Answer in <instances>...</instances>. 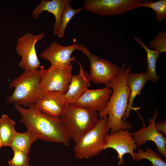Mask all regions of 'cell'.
Instances as JSON below:
<instances>
[{"instance_id": "1", "label": "cell", "mask_w": 166, "mask_h": 166, "mask_svg": "<svg viewBox=\"0 0 166 166\" xmlns=\"http://www.w3.org/2000/svg\"><path fill=\"white\" fill-rule=\"evenodd\" d=\"M26 108L18 105L14 108L20 114V122L32 132L38 140L69 146L71 139L60 118L53 117L40 111L34 104Z\"/></svg>"}, {"instance_id": "2", "label": "cell", "mask_w": 166, "mask_h": 166, "mask_svg": "<svg viewBox=\"0 0 166 166\" xmlns=\"http://www.w3.org/2000/svg\"><path fill=\"white\" fill-rule=\"evenodd\" d=\"M123 64L117 78L105 86L111 89L112 93L104 109L98 112L99 118L107 116L108 125L110 133L121 129H131L132 125L129 121H123L131 94V90L126 84V79L131 66L124 68Z\"/></svg>"}, {"instance_id": "3", "label": "cell", "mask_w": 166, "mask_h": 166, "mask_svg": "<svg viewBox=\"0 0 166 166\" xmlns=\"http://www.w3.org/2000/svg\"><path fill=\"white\" fill-rule=\"evenodd\" d=\"M40 69L25 70L9 83V88L14 89L11 95L6 96L7 103L24 108L36 103L42 92Z\"/></svg>"}, {"instance_id": "4", "label": "cell", "mask_w": 166, "mask_h": 166, "mask_svg": "<svg viewBox=\"0 0 166 166\" xmlns=\"http://www.w3.org/2000/svg\"><path fill=\"white\" fill-rule=\"evenodd\" d=\"M60 118L75 143L99 119L98 112L71 104L67 105Z\"/></svg>"}, {"instance_id": "5", "label": "cell", "mask_w": 166, "mask_h": 166, "mask_svg": "<svg viewBox=\"0 0 166 166\" xmlns=\"http://www.w3.org/2000/svg\"><path fill=\"white\" fill-rule=\"evenodd\" d=\"M108 122L107 116L99 118L96 125L75 143L73 151L77 158H90L98 155L103 150L109 131Z\"/></svg>"}, {"instance_id": "6", "label": "cell", "mask_w": 166, "mask_h": 166, "mask_svg": "<svg viewBox=\"0 0 166 166\" xmlns=\"http://www.w3.org/2000/svg\"><path fill=\"white\" fill-rule=\"evenodd\" d=\"M77 50L85 54L89 60V75L91 81L96 84H103L105 86L119 76L121 68L112 61L91 53L83 44L78 45Z\"/></svg>"}, {"instance_id": "7", "label": "cell", "mask_w": 166, "mask_h": 166, "mask_svg": "<svg viewBox=\"0 0 166 166\" xmlns=\"http://www.w3.org/2000/svg\"><path fill=\"white\" fill-rule=\"evenodd\" d=\"M73 62L66 67H49L40 69V85L42 92H54L65 94L72 77Z\"/></svg>"}, {"instance_id": "8", "label": "cell", "mask_w": 166, "mask_h": 166, "mask_svg": "<svg viewBox=\"0 0 166 166\" xmlns=\"http://www.w3.org/2000/svg\"><path fill=\"white\" fill-rule=\"evenodd\" d=\"M146 0H85L83 9L101 16H115L141 7Z\"/></svg>"}, {"instance_id": "9", "label": "cell", "mask_w": 166, "mask_h": 166, "mask_svg": "<svg viewBox=\"0 0 166 166\" xmlns=\"http://www.w3.org/2000/svg\"><path fill=\"white\" fill-rule=\"evenodd\" d=\"M45 37L43 32L35 35L27 33L18 38L15 48L17 53L21 57L18 65L24 71L34 70L43 66L41 65L35 45L38 41Z\"/></svg>"}, {"instance_id": "10", "label": "cell", "mask_w": 166, "mask_h": 166, "mask_svg": "<svg viewBox=\"0 0 166 166\" xmlns=\"http://www.w3.org/2000/svg\"><path fill=\"white\" fill-rule=\"evenodd\" d=\"M137 147L129 130L121 129L108 134L103 150L111 148L116 151L119 160L117 166H119L124 163L123 156L126 154H129L135 160L134 151L137 150Z\"/></svg>"}, {"instance_id": "11", "label": "cell", "mask_w": 166, "mask_h": 166, "mask_svg": "<svg viewBox=\"0 0 166 166\" xmlns=\"http://www.w3.org/2000/svg\"><path fill=\"white\" fill-rule=\"evenodd\" d=\"M158 111L155 109L153 116L149 120V124L143 127L138 131L130 132L135 140L137 146H142L147 141L155 143L159 154L166 158V138L163 134L158 131L155 127V123Z\"/></svg>"}, {"instance_id": "12", "label": "cell", "mask_w": 166, "mask_h": 166, "mask_svg": "<svg viewBox=\"0 0 166 166\" xmlns=\"http://www.w3.org/2000/svg\"><path fill=\"white\" fill-rule=\"evenodd\" d=\"M77 48L78 45L76 44L64 46L53 42L41 53L40 56L49 61L51 67H66L69 66L72 62L77 61L75 57L71 56Z\"/></svg>"}, {"instance_id": "13", "label": "cell", "mask_w": 166, "mask_h": 166, "mask_svg": "<svg viewBox=\"0 0 166 166\" xmlns=\"http://www.w3.org/2000/svg\"><path fill=\"white\" fill-rule=\"evenodd\" d=\"M41 112L50 117L60 118L68 103L64 94L42 92L34 104Z\"/></svg>"}, {"instance_id": "14", "label": "cell", "mask_w": 166, "mask_h": 166, "mask_svg": "<svg viewBox=\"0 0 166 166\" xmlns=\"http://www.w3.org/2000/svg\"><path fill=\"white\" fill-rule=\"evenodd\" d=\"M112 91L111 89L106 86L101 89H88L78 99L71 104L99 112L106 106Z\"/></svg>"}, {"instance_id": "15", "label": "cell", "mask_w": 166, "mask_h": 166, "mask_svg": "<svg viewBox=\"0 0 166 166\" xmlns=\"http://www.w3.org/2000/svg\"><path fill=\"white\" fill-rule=\"evenodd\" d=\"M78 74L72 75L68 89L64 94L68 104H71L78 99L91 86L89 74L83 69L81 64Z\"/></svg>"}, {"instance_id": "16", "label": "cell", "mask_w": 166, "mask_h": 166, "mask_svg": "<svg viewBox=\"0 0 166 166\" xmlns=\"http://www.w3.org/2000/svg\"><path fill=\"white\" fill-rule=\"evenodd\" d=\"M71 0H42L32 11V17L37 19L42 12L47 11L54 16L55 22L53 26V34H57L60 24L61 18L63 10L66 5L70 3Z\"/></svg>"}, {"instance_id": "17", "label": "cell", "mask_w": 166, "mask_h": 166, "mask_svg": "<svg viewBox=\"0 0 166 166\" xmlns=\"http://www.w3.org/2000/svg\"><path fill=\"white\" fill-rule=\"evenodd\" d=\"M148 81L145 73L144 72H130L128 74L126 79V84L130 88L131 94L123 119V121H125L129 116L130 112L132 109L135 98L137 95L139 96L140 94L141 90Z\"/></svg>"}, {"instance_id": "18", "label": "cell", "mask_w": 166, "mask_h": 166, "mask_svg": "<svg viewBox=\"0 0 166 166\" xmlns=\"http://www.w3.org/2000/svg\"><path fill=\"white\" fill-rule=\"evenodd\" d=\"M133 39L146 52L147 66L145 73L148 81L156 83L160 77L157 74L156 67V62L160 53L156 50L150 49L140 37L134 36Z\"/></svg>"}, {"instance_id": "19", "label": "cell", "mask_w": 166, "mask_h": 166, "mask_svg": "<svg viewBox=\"0 0 166 166\" xmlns=\"http://www.w3.org/2000/svg\"><path fill=\"white\" fill-rule=\"evenodd\" d=\"M37 140L36 136L29 130L23 133L16 131L10 147L13 150H20L29 154L32 144Z\"/></svg>"}, {"instance_id": "20", "label": "cell", "mask_w": 166, "mask_h": 166, "mask_svg": "<svg viewBox=\"0 0 166 166\" xmlns=\"http://www.w3.org/2000/svg\"><path fill=\"white\" fill-rule=\"evenodd\" d=\"M15 122L6 114L0 118V136L3 146H10L14 133Z\"/></svg>"}, {"instance_id": "21", "label": "cell", "mask_w": 166, "mask_h": 166, "mask_svg": "<svg viewBox=\"0 0 166 166\" xmlns=\"http://www.w3.org/2000/svg\"><path fill=\"white\" fill-rule=\"evenodd\" d=\"M135 160L140 161L146 159L151 163L152 166H166V163L161 158L160 156L152 149L147 148L144 150L138 148L137 152L134 153Z\"/></svg>"}, {"instance_id": "22", "label": "cell", "mask_w": 166, "mask_h": 166, "mask_svg": "<svg viewBox=\"0 0 166 166\" xmlns=\"http://www.w3.org/2000/svg\"><path fill=\"white\" fill-rule=\"evenodd\" d=\"M82 10L81 7L74 9L69 3L66 5L62 13L60 25L57 33V35L59 38H64L65 30L69 22L75 15L81 11Z\"/></svg>"}, {"instance_id": "23", "label": "cell", "mask_w": 166, "mask_h": 166, "mask_svg": "<svg viewBox=\"0 0 166 166\" xmlns=\"http://www.w3.org/2000/svg\"><path fill=\"white\" fill-rule=\"evenodd\" d=\"M141 7L149 8L156 12L157 21L161 22L166 18V0H160L153 2L152 0H146L141 5Z\"/></svg>"}, {"instance_id": "24", "label": "cell", "mask_w": 166, "mask_h": 166, "mask_svg": "<svg viewBox=\"0 0 166 166\" xmlns=\"http://www.w3.org/2000/svg\"><path fill=\"white\" fill-rule=\"evenodd\" d=\"M149 48L160 53L166 52V30L159 31L149 43Z\"/></svg>"}, {"instance_id": "25", "label": "cell", "mask_w": 166, "mask_h": 166, "mask_svg": "<svg viewBox=\"0 0 166 166\" xmlns=\"http://www.w3.org/2000/svg\"><path fill=\"white\" fill-rule=\"evenodd\" d=\"M13 151V157L8 162L9 166H30L29 154L20 150Z\"/></svg>"}, {"instance_id": "26", "label": "cell", "mask_w": 166, "mask_h": 166, "mask_svg": "<svg viewBox=\"0 0 166 166\" xmlns=\"http://www.w3.org/2000/svg\"><path fill=\"white\" fill-rule=\"evenodd\" d=\"M155 127L159 131L161 132L163 134L166 135V121L157 122L155 123Z\"/></svg>"}, {"instance_id": "27", "label": "cell", "mask_w": 166, "mask_h": 166, "mask_svg": "<svg viewBox=\"0 0 166 166\" xmlns=\"http://www.w3.org/2000/svg\"><path fill=\"white\" fill-rule=\"evenodd\" d=\"M2 147H3V146L2 145V140H1V137L0 136V149H1V148Z\"/></svg>"}]
</instances>
